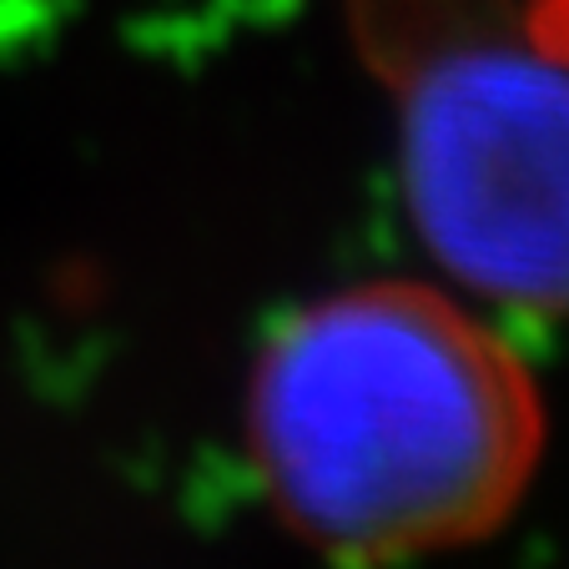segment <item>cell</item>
<instances>
[{"instance_id":"1","label":"cell","mask_w":569,"mask_h":569,"mask_svg":"<svg viewBox=\"0 0 569 569\" xmlns=\"http://www.w3.org/2000/svg\"><path fill=\"white\" fill-rule=\"evenodd\" d=\"M248 459L278 519L343 565L483 545L545 463L535 368L463 298L413 278L322 292L248 378Z\"/></svg>"},{"instance_id":"2","label":"cell","mask_w":569,"mask_h":569,"mask_svg":"<svg viewBox=\"0 0 569 569\" xmlns=\"http://www.w3.org/2000/svg\"><path fill=\"white\" fill-rule=\"evenodd\" d=\"M393 71L429 252L489 302L569 312V76L525 26L409 41Z\"/></svg>"},{"instance_id":"3","label":"cell","mask_w":569,"mask_h":569,"mask_svg":"<svg viewBox=\"0 0 569 569\" xmlns=\"http://www.w3.org/2000/svg\"><path fill=\"white\" fill-rule=\"evenodd\" d=\"M525 36L569 76V0H525L519 11Z\"/></svg>"}]
</instances>
